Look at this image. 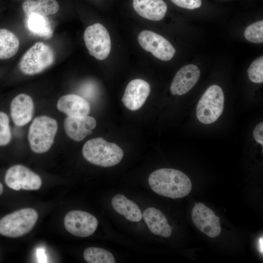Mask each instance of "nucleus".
Returning a JSON list of instances; mask_svg holds the SVG:
<instances>
[{
	"mask_svg": "<svg viewBox=\"0 0 263 263\" xmlns=\"http://www.w3.org/2000/svg\"><path fill=\"white\" fill-rule=\"evenodd\" d=\"M148 182L152 190L157 194L172 199L181 198L191 191L189 178L177 169L163 168L152 172Z\"/></svg>",
	"mask_w": 263,
	"mask_h": 263,
	"instance_id": "1",
	"label": "nucleus"
},
{
	"mask_svg": "<svg viewBox=\"0 0 263 263\" xmlns=\"http://www.w3.org/2000/svg\"><path fill=\"white\" fill-rule=\"evenodd\" d=\"M82 154L90 163L102 167H109L118 164L124 153L120 147L107 142L102 138L92 139L87 141L82 148Z\"/></svg>",
	"mask_w": 263,
	"mask_h": 263,
	"instance_id": "2",
	"label": "nucleus"
},
{
	"mask_svg": "<svg viewBox=\"0 0 263 263\" xmlns=\"http://www.w3.org/2000/svg\"><path fill=\"white\" fill-rule=\"evenodd\" d=\"M57 131L56 121L47 116L36 117L28 132V140L33 151L44 153L52 146Z\"/></svg>",
	"mask_w": 263,
	"mask_h": 263,
	"instance_id": "3",
	"label": "nucleus"
},
{
	"mask_svg": "<svg viewBox=\"0 0 263 263\" xmlns=\"http://www.w3.org/2000/svg\"><path fill=\"white\" fill-rule=\"evenodd\" d=\"M38 219V212L34 209L16 210L0 219V234L10 238L21 237L32 229Z\"/></svg>",
	"mask_w": 263,
	"mask_h": 263,
	"instance_id": "4",
	"label": "nucleus"
},
{
	"mask_svg": "<svg viewBox=\"0 0 263 263\" xmlns=\"http://www.w3.org/2000/svg\"><path fill=\"white\" fill-rule=\"evenodd\" d=\"M55 60L52 48L46 44L38 42L29 48L21 57L19 69L25 75L39 74L51 66Z\"/></svg>",
	"mask_w": 263,
	"mask_h": 263,
	"instance_id": "5",
	"label": "nucleus"
},
{
	"mask_svg": "<svg viewBox=\"0 0 263 263\" xmlns=\"http://www.w3.org/2000/svg\"><path fill=\"white\" fill-rule=\"evenodd\" d=\"M225 97L222 88L212 85L208 88L199 101L196 116L200 122L209 124L215 122L224 110Z\"/></svg>",
	"mask_w": 263,
	"mask_h": 263,
	"instance_id": "6",
	"label": "nucleus"
},
{
	"mask_svg": "<svg viewBox=\"0 0 263 263\" xmlns=\"http://www.w3.org/2000/svg\"><path fill=\"white\" fill-rule=\"evenodd\" d=\"M83 37L91 56L100 60L108 56L111 49V40L109 32L103 25L96 23L88 26Z\"/></svg>",
	"mask_w": 263,
	"mask_h": 263,
	"instance_id": "7",
	"label": "nucleus"
},
{
	"mask_svg": "<svg viewBox=\"0 0 263 263\" xmlns=\"http://www.w3.org/2000/svg\"><path fill=\"white\" fill-rule=\"evenodd\" d=\"M4 181L10 188L18 191L21 189L36 190L41 186L40 176L21 165H14L6 171Z\"/></svg>",
	"mask_w": 263,
	"mask_h": 263,
	"instance_id": "8",
	"label": "nucleus"
},
{
	"mask_svg": "<svg viewBox=\"0 0 263 263\" xmlns=\"http://www.w3.org/2000/svg\"><path fill=\"white\" fill-rule=\"evenodd\" d=\"M138 41L141 47L155 57L169 61L174 56L175 49L165 38L151 31L144 30L138 35Z\"/></svg>",
	"mask_w": 263,
	"mask_h": 263,
	"instance_id": "9",
	"label": "nucleus"
},
{
	"mask_svg": "<svg viewBox=\"0 0 263 263\" xmlns=\"http://www.w3.org/2000/svg\"><path fill=\"white\" fill-rule=\"evenodd\" d=\"M65 229L71 234L80 237H88L96 230L97 219L92 214L82 210L69 211L64 219Z\"/></svg>",
	"mask_w": 263,
	"mask_h": 263,
	"instance_id": "10",
	"label": "nucleus"
},
{
	"mask_svg": "<svg viewBox=\"0 0 263 263\" xmlns=\"http://www.w3.org/2000/svg\"><path fill=\"white\" fill-rule=\"evenodd\" d=\"M192 221L199 230L209 237L215 238L221 232L220 218L202 203H196L191 212Z\"/></svg>",
	"mask_w": 263,
	"mask_h": 263,
	"instance_id": "11",
	"label": "nucleus"
},
{
	"mask_svg": "<svg viewBox=\"0 0 263 263\" xmlns=\"http://www.w3.org/2000/svg\"><path fill=\"white\" fill-rule=\"evenodd\" d=\"M150 91V85L147 81L141 79H133L127 85L122 101L128 109L137 110L144 104Z\"/></svg>",
	"mask_w": 263,
	"mask_h": 263,
	"instance_id": "12",
	"label": "nucleus"
},
{
	"mask_svg": "<svg viewBox=\"0 0 263 263\" xmlns=\"http://www.w3.org/2000/svg\"><path fill=\"white\" fill-rule=\"evenodd\" d=\"M200 71L194 64L181 68L176 74L170 87L173 95H182L189 91L199 80Z\"/></svg>",
	"mask_w": 263,
	"mask_h": 263,
	"instance_id": "13",
	"label": "nucleus"
},
{
	"mask_svg": "<svg viewBox=\"0 0 263 263\" xmlns=\"http://www.w3.org/2000/svg\"><path fill=\"white\" fill-rule=\"evenodd\" d=\"M96 126L94 118L90 116H67L64 122L67 135L75 141L83 140L87 135L92 133V130Z\"/></svg>",
	"mask_w": 263,
	"mask_h": 263,
	"instance_id": "14",
	"label": "nucleus"
},
{
	"mask_svg": "<svg viewBox=\"0 0 263 263\" xmlns=\"http://www.w3.org/2000/svg\"><path fill=\"white\" fill-rule=\"evenodd\" d=\"M11 117L15 124L23 126L29 123L33 116L34 103L31 97L25 94L17 95L10 105Z\"/></svg>",
	"mask_w": 263,
	"mask_h": 263,
	"instance_id": "15",
	"label": "nucleus"
},
{
	"mask_svg": "<svg viewBox=\"0 0 263 263\" xmlns=\"http://www.w3.org/2000/svg\"><path fill=\"white\" fill-rule=\"evenodd\" d=\"M57 108L68 116H87L90 112L88 101L83 97L75 94L61 96L58 100Z\"/></svg>",
	"mask_w": 263,
	"mask_h": 263,
	"instance_id": "16",
	"label": "nucleus"
},
{
	"mask_svg": "<svg viewBox=\"0 0 263 263\" xmlns=\"http://www.w3.org/2000/svg\"><path fill=\"white\" fill-rule=\"evenodd\" d=\"M132 6L140 16L153 21L163 19L167 11L163 0H133Z\"/></svg>",
	"mask_w": 263,
	"mask_h": 263,
	"instance_id": "17",
	"label": "nucleus"
},
{
	"mask_svg": "<svg viewBox=\"0 0 263 263\" xmlns=\"http://www.w3.org/2000/svg\"><path fill=\"white\" fill-rule=\"evenodd\" d=\"M143 219L150 231L154 234L168 238L171 229L164 214L153 207L146 209L142 214Z\"/></svg>",
	"mask_w": 263,
	"mask_h": 263,
	"instance_id": "18",
	"label": "nucleus"
},
{
	"mask_svg": "<svg viewBox=\"0 0 263 263\" xmlns=\"http://www.w3.org/2000/svg\"><path fill=\"white\" fill-rule=\"evenodd\" d=\"M112 205L118 213L124 216L130 221L139 222L143 217L138 206L123 195H115L112 200Z\"/></svg>",
	"mask_w": 263,
	"mask_h": 263,
	"instance_id": "19",
	"label": "nucleus"
},
{
	"mask_svg": "<svg viewBox=\"0 0 263 263\" xmlns=\"http://www.w3.org/2000/svg\"><path fill=\"white\" fill-rule=\"evenodd\" d=\"M25 16L28 18L32 14L47 16L56 13L59 6L56 0H25L22 4Z\"/></svg>",
	"mask_w": 263,
	"mask_h": 263,
	"instance_id": "20",
	"label": "nucleus"
},
{
	"mask_svg": "<svg viewBox=\"0 0 263 263\" xmlns=\"http://www.w3.org/2000/svg\"><path fill=\"white\" fill-rule=\"evenodd\" d=\"M19 41L17 36L6 29H0V59L14 56L18 52Z\"/></svg>",
	"mask_w": 263,
	"mask_h": 263,
	"instance_id": "21",
	"label": "nucleus"
},
{
	"mask_svg": "<svg viewBox=\"0 0 263 263\" xmlns=\"http://www.w3.org/2000/svg\"><path fill=\"white\" fill-rule=\"evenodd\" d=\"M27 18L28 28L33 34L45 38L52 36L53 31L46 16L32 14Z\"/></svg>",
	"mask_w": 263,
	"mask_h": 263,
	"instance_id": "22",
	"label": "nucleus"
},
{
	"mask_svg": "<svg viewBox=\"0 0 263 263\" xmlns=\"http://www.w3.org/2000/svg\"><path fill=\"white\" fill-rule=\"evenodd\" d=\"M85 260L89 263H114V258L108 250L99 247H90L83 253Z\"/></svg>",
	"mask_w": 263,
	"mask_h": 263,
	"instance_id": "23",
	"label": "nucleus"
},
{
	"mask_svg": "<svg viewBox=\"0 0 263 263\" xmlns=\"http://www.w3.org/2000/svg\"><path fill=\"white\" fill-rule=\"evenodd\" d=\"M244 36L249 41L255 43L263 42V21L260 20L248 26L244 30Z\"/></svg>",
	"mask_w": 263,
	"mask_h": 263,
	"instance_id": "24",
	"label": "nucleus"
},
{
	"mask_svg": "<svg viewBox=\"0 0 263 263\" xmlns=\"http://www.w3.org/2000/svg\"><path fill=\"white\" fill-rule=\"evenodd\" d=\"M249 78L254 83H261L263 82V56H260L254 60L247 69Z\"/></svg>",
	"mask_w": 263,
	"mask_h": 263,
	"instance_id": "25",
	"label": "nucleus"
},
{
	"mask_svg": "<svg viewBox=\"0 0 263 263\" xmlns=\"http://www.w3.org/2000/svg\"><path fill=\"white\" fill-rule=\"evenodd\" d=\"M11 139V132L8 116L5 113L0 112V146L7 145Z\"/></svg>",
	"mask_w": 263,
	"mask_h": 263,
	"instance_id": "26",
	"label": "nucleus"
},
{
	"mask_svg": "<svg viewBox=\"0 0 263 263\" xmlns=\"http://www.w3.org/2000/svg\"><path fill=\"white\" fill-rule=\"evenodd\" d=\"M177 6L189 10L199 8L202 5L201 0H171Z\"/></svg>",
	"mask_w": 263,
	"mask_h": 263,
	"instance_id": "27",
	"label": "nucleus"
},
{
	"mask_svg": "<svg viewBox=\"0 0 263 263\" xmlns=\"http://www.w3.org/2000/svg\"><path fill=\"white\" fill-rule=\"evenodd\" d=\"M263 123H260L255 128L253 131V136L255 140L262 146L263 145Z\"/></svg>",
	"mask_w": 263,
	"mask_h": 263,
	"instance_id": "28",
	"label": "nucleus"
},
{
	"mask_svg": "<svg viewBox=\"0 0 263 263\" xmlns=\"http://www.w3.org/2000/svg\"><path fill=\"white\" fill-rule=\"evenodd\" d=\"M37 257L38 263H47V256L45 253V250L43 248L37 249Z\"/></svg>",
	"mask_w": 263,
	"mask_h": 263,
	"instance_id": "29",
	"label": "nucleus"
},
{
	"mask_svg": "<svg viewBox=\"0 0 263 263\" xmlns=\"http://www.w3.org/2000/svg\"><path fill=\"white\" fill-rule=\"evenodd\" d=\"M263 237H261L259 240L258 242L257 243L258 245V249L259 251V252L262 253V255H263Z\"/></svg>",
	"mask_w": 263,
	"mask_h": 263,
	"instance_id": "30",
	"label": "nucleus"
},
{
	"mask_svg": "<svg viewBox=\"0 0 263 263\" xmlns=\"http://www.w3.org/2000/svg\"><path fill=\"white\" fill-rule=\"evenodd\" d=\"M3 191V187L2 184L0 182V195L2 193Z\"/></svg>",
	"mask_w": 263,
	"mask_h": 263,
	"instance_id": "31",
	"label": "nucleus"
},
{
	"mask_svg": "<svg viewBox=\"0 0 263 263\" xmlns=\"http://www.w3.org/2000/svg\"></svg>",
	"mask_w": 263,
	"mask_h": 263,
	"instance_id": "32",
	"label": "nucleus"
}]
</instances>
